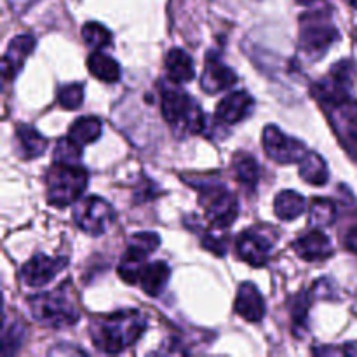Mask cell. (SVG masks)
Listing matches in <instances>:
<instances>
[{
  "mask_svg": "<svg viewBox=\"0 0 357 357\" xmlns=\"http://www.w3.org/2000/svg\"><path fill=\"white\" fill-rule=\"evenodd\" d=\"M234 309L243 319L250 321V323H258V321L264 319L265 302L257 286L251 284V282H243L237 289L236 307Z\"/></svg>",
  "mask_w": 357,
  "mask_h": 357,
  "instance_id": "17",
  "label": "cell"
},
{
  "mask_svg": "<svg viewBox=\"0 0 357 357\" xmlns=\"http://www.w3.org/2000/svg\"><path fill=\"white\" fill-rule=\"evenodd\" d=\"M352 79H354V65L349 59L338 61L330 70L324 79L312 86V96L324 107H337L349 100V89H351Z\"/></svg>",
  "mask_w": 357,
  "mask_h": 357,
  "instance_id": "8",
  "label": "cell"
},
{
  "mask_svg": "<svg viewBox=\"0 0 357 357\" xmlns=\"http://www.w3.org/2000/svg\"><path fill=\"white\" fill-rule=\"evenodd\" d=\"M16 138L23 159H37V157H40L42 153L45 152V149H47V139H45L37 129L31 128V126H17Z\"/></svg>",
  "mask_w": 357,
  "mask_h": 357,
  "instance_id": "21",
  "label": "cell"
},
{
  "mask_svg": "<svg viewBox=\"0 0 357 357\" xmlns=\"http://www.w3.org/2000/svg\"><path fill=\"white\" fill-rule=\"evenodd\" d=\"M101 135V121L96 117H80L72 124L68 138L77 145L86 146L96 142Z\"/></svg>",
  "mask_w": 357,
  "mask_h": 357,
  "instance_id": "25",
  "label": "cell"
},
{
  "mask_svg": "<svg viewBox=\"0 0 357 357\" xmlns=\"http://www.w3.org/2000/svg\"><path fill=\"white\" fill-rule=\"evenodd\" d=\"M337 218V206L331 199H312L309 206V223L316 229H324L335 223Z\"/></svg>",
  "mask_w": 357,
  "mask_h": 357,
  "instance_id": "26",
  "label": "cell"
},
{
  "mask_svg": "<svg viewBox=\"0 0 357 357\" xmlns=\"http://www.w3.org/2000/svg\"><path fill=\"white\" fill-rule=\"evenodd\" d=\"M73 220L77 227L89 236H101L112 227L115 220V211L112 204L98 195H89L79 199L73 208Z\"/></svg>",
  "mask_w": 357,
  "mask_h": 357,
  "instance_id": "9",
  "label": "cell"
},
{
  "mask_svg": "<svg viewBox=\"0 0 357 357\" xmlns=\"http://www.w3.org/2000/svg\"><path fill=\"white\" fill-rule=\"evenodd\" d=\"M345 2H347L351 7H354V9H357V0H345Z\"/></svg>",
  "mask_w": 357,
  "mask_h": 357,
  "instance_id": "36",
  "label": "cell"
},
{
  "mask_svg": "<svg viewBox=\"0 0 357 357\" xmlns=\"http://www.w3.org/2000/svg\"><path fill=\"white\" fill-rule=\"evenodd\" d=\"M84 101V86L82 84H68L61 87L58 93L59 107L66 110H77Z\"/></svg>",
  "mask_w": 357,
  "mask_h": 357,
  "instance_id": "29",
  "label": "cell"
},
{
  "mask_svg": "<svg viewBox=\"0 0 357 357\" xmlns=\"http://www.w3.org/2000/svg\"><path fill=\"white\" fill-rule=\"evenodd\" d=\"M47 202L56 208L75 204L87 187V171L79 164L58 162L47 171Z\"/></svg>",
  "mask_w": 357,
  "mask_h": 357,
  "instance_id": "3",
  "label": "cell"
},
{
  "mask_svg": "<svg viewBox=\"0 0 357 357\" xmlns=\"http://www.w3.org/2000/svg\"><path fill=\"white\" fill-rule=\"evenodd\" d=\"M293 250L305 261L328 260L333 255V246H331L330 237L324 232H321V229H316V227L309 230V232L302 234L293 243Z\"/></svg>",
  "mask_w": 357,
  "mask_h": 357,
  "instance_id": "14",
  "label": "cell"
},
{
  "mask_svg": "<svg viewBox=\"0 0 357 357\" xmlns=\"http://www.w3.org/2000/svg\"><path fill=\"white\" fill-rule=\"evenodd\" d=\"M33 2H37V0H7V6L10 7L13 13L21 14L24 13V10H26Z\"/></svg>",
  "mask_w": 357,
  "mask_h": 357,
  "instance_id": "33",
  "label": "cell"
},
{
  "mask_svg": "<svg viewBox=\"0 0 357 357\" xmlns=\"http://www.w3.org/2000/svg\"><path fill=\"white\" fill-rule=\"evenodd\" d=\"M35 38L31 35H20L10 40L2 59V75L6 80L14 79L23 68L24 61L35 49Z\"/></svg>",
  "mask_w": 357,
  "mask_h": 357,
  "instance_id": "16",
  "label": "cell"
},
{
  "mask_svg": "<svg viewBox=\"0 0 357 357\" xmlns=\"http://www.w3.org/2000/svg\"><path fill=\"white\" fill-rule=\"evenodd\" d=\"M160 239L153 232L135 234L128 239V248L119 264V275L129 284H138L139 274L146 265V258L159 248Z\"/></svg>",
  "mask_w": 357,
  "mask_h": 357,
  "instance_id": "7",
  "label": "cell"
},
{
  "mask_svg": "<svg viewBox=\"0 0 357 357\" xmlns=\"http://www.w3.org/2000/svg\"><path fill=\"white\" fill-rule=\"evenodd\" d=\"M28 307H30L31 316L37 323H40L45 328H52V330L73 326L80 317L75 302L72 300L70 289L66 286H61L54 291L31 296L28 300Z\"/></svg>",
  "mask_w": 357,
  "mask_h": 357,
  "instance_id": "2",
  "label": "cell"
},
{
  "mask_svg": "<svg viewBox=\"0 0 357 357\" xmlns=\"http://www.w3.org/2000/svg\"><path fill=\"white\" fill-rule=\"evenodd\" d=\"M345 246H347L349 251L357 255V225L352 227L347 232V236H345Z\"/></svg>",
  "mask_w": 357,
  "mask_h": 357,
  "instance_id": "34",
  "label": "cell"
},
{
  "mask_svg": "<svg viewBox=\"0 0 357 357\" xmlns=\"http://www.w3.org/2000/svg\"><path fill=\"white\" fill-rule=\"evenodd\" d=\"M234 167H236V178L239 180V183H243L248 188L257 187L258 178H260V167L253 157L241 153L239 157H236Z\"/></svg>",
  "mask_w": 357,
  "mask_h": 357,
  "instance_id": "27",
  "label": "cell"
},
{
  "mask_svg": "<svg viewBox=\"0 0 357 357\" xmlns=\"http://www.w3.org/2000/svg\"><path fill=\"white\" fill-rule=\"evenodd\" d=\"M87 68L101 82L112 84L121 79V66H119V63L112 56L105 54L101 51H94L87 58Z\"/></svg>",
  "mask_w": 357,
  "mask_h": 357,
  "instance_id": "22",
  "label": "cell"
},
{
  "mask_svg": "<svg viewBox=\"0 0 357 357\" xmlns=\"http://www.w3.org/2000/svg\"><path fill=\"white\" fill-rule=\"evenodd\" d=\"M237 257L253 267H261L268 261L272 253V241L258 230H246L237 239Z\"/></svg>",
  "mask_w": 357,
  "mask_h": 357,
  "instance_id": "12",
  "label": "cell"
},
{
  "mask_svg": "<svg viewBox=\"0 0 357 357\" xmlns=\"http://www.w3.org/2000/svg\"><path fill=\"white\" fill-rule=\"evenodd\" d=\"M66 267H68V258H49L45 255H37L23 265L21 281L30 288H44Z\"/></svg>",
  "mask_w": 357,
  "mask_h": 357,
  "instance_id": "11",
  "label": "cell"
},
{
  "mask_svg": "<svg viewBox=\"0 0 357 357\" xmlns=\"http://www.w3.org/2000/svg\"><path fill=\"white\" fill-rule=\"evenodd\" d=\"M202 209L206 213L211 229L227 230L234 225L239 215V202L230 190L220 185H209L201 190L199 195Z\"/></svg>",
  "mask_w": 357,
  "mask_h": 357,
  "instance_id": "6",
  "label": "cell"
},
{
  "mask_svg": "<svg viewBox=\"0 0 357 357\" xmlns=\"http://www.w3.org/2000/svg\"><path fill=\"white\" fill-rule=\"evenodd\" d=\"M356 38H357V35H356Z\"/></svg>",
  "mask_w": 357,
  "mask_h": 357,
  "instance_id": "37",
  "label": "cell"
},
{
  "mask_svg": "<svg viewBox=\"0 0 357 357\" xmlns=\"http://www.w3.org/2000/svg\"><path fill=\"white\" fill-rule=\"evenodd\" d=\"M167 79L173 84H187L195 77L194 59L187 51L174 47L166 56Z\"/></svg>",
  "mask_w": 357,
  "mask_h": 357,
  "instance_id": "19",
  "label": "cell"
},
{
  "mask_svg": "<svg viewBox=\"0 0 357 357\" xmlns=\"http://www.w3.org/2000/svg\"><path fill=\"white\" fill-rule=\"evenodd\" d=\"M255 100L248 91H234L218 103L215 112L216 121L222 124H236L244 121L253 110Z\"/></svg>",
  "mask_w": 357,
  "mask_h": 357,
  "instance_id": "15",
  "label": "cell"
},
{
  "mask_svg": "<svg viewBox=\"0 0 357 357\" xmlns=\"http://www.w3.org/2000/svg\"><path fill=\"white\" fill-rule=\"evenodd\" d=\"M309 307H310V298L309 293L302 291L295 296L291 307V317L293 324H295L296 330H303L307 324V316H309Z\"/></svg>",
  "mask_w": 357,
  "mask_h": 357,
  "instance_id": "31",
  "label": "cell"
},
{
  "mask_svg": "<svg viewBox=\"0 0 357 357\" xmlns=\"http://www.w3.org/2000/svg\"><path fill=\"white\" fill-rule=\"evenodd\" d=\"M307 209V201L303 195H300L298 192L295 190H284L275 197L274 211L275 215L279 216L284 222H289V220L298 218L300 215H303Z\"/></svg>",
  "mask_w": 357,
  "mask_h": 357,
  "instance_id": "24",
  "label": "cell"
},
{
  "mask_svg": "<svg viewBox=\"0 0 357 357\" xmlns=\"http://www.w3.org/2000/svg\"><path fill=\"white\" fill-rule=\"evenodd\" d=\"M264 146L267 155L279 164L300 162L307 155V146L300 139L286 136L278 126H267L264 131Z\"/></svg>",
  "mask_w": 357,
  "mask_h": 357,
  "instance_id": "10",
  "label": "cell"
},
{
  "mask_svg": "<svg viewBox=\"0 0 357 357\" xmlns=\"http://www.w3.org/2000/svg\"><path fill=\"white\" fill-rule=\"evenodd\" d=\"M335 129L345 139L349 149H357V103L349 98L344 103L333 107Z\"/></svg>",
  "mask_w": 357,
  "mask_h": 357,
  "instance_id": "18",
  "label": "cell"
},
{
  "mask_svg": "<svg viewBox=\"0 0 357 357\" xmlns=\"http://www.w3.org/2000/svg\"><path fill=\"white\" fill-rule=\"evenodd\" d=\"M82 37L84 40H86V44L89 45V47L96 49V51H100V49L107 47V45L112 44L110 31H108L103 24L94 23V21L84 24Z\"/></svg>",
  "mask_w": 357,
  "mask_h": 357,
  "instance_id": "28",
  "label": "cell"
},
{
  "mask_svg": "<svg viewBox=\"0 0 357 357\" xmlns=\"http://www.w3.org/2000/svg\"><path fill=\"white\" fill-rule=\"evenodd\" d=\"M160 110L162 117L181 132L197 135L206 129L204 115L194 100L178 87H164L160 94Z\"/></svg>",
  "mask_w": 357,
  "mask_h": 357,
  "instance_id": "4",
  "label": "cell"
},
{
  "mask_svg": "<svg viewBox=\"0 0 357 357\" xmlns=\"http://www.w3.org/2000/svg\"><path fill=\"white\" fill-rule=\"evenodd\" d=\"M298 3H302V6H312V3L319 2V0H296Z\"/></svg>",
  "mask_w": 357,
  "mask_h": 357,
  "instance_id": "35",
  "label": "cell"
},
{
  "mask_svg": "<svg viewBox=\"0 0 357 357\" xmlns=\"http://www.w3.org/2000/svg\"><path fill=\"white\" fill-rule=\"evenodd\" d=\"M145 330L146 319L139 310H122L94 319L89 333L94 347L107 354H119L138 342Z\"/></svg>",
  "mask_w": 357,
  "mask_h": 357,
  "instance_id": "1",
  "label": "cell"
},
{
  "mask_svg": "<svg viewBox=\"0 0 357 357\" xmlns=\"http://www.w3.org/2000/svg\"><path fill=\"white\" fill-rule=\"evenodd\" d=\"M23 326L21 324H14L13 326L3 328V354L9 356L16 351L21 345V340H23Z\"/></svg>",
  "mask_w": 357,
  "mask_h": 357,
  "instance_id": "32",
  "label": "cell"
},
{
  "mask_svg": "<svg viewBox=\"0 0 357 357\" xmlns=\"http://www.w3.org/2000/svg\"><path fill=\"white\" fill-rule=\"evenodd\" d=\"M169 267L164 261H153L146 264L139 274L138 284L143 291L150 296H157L164 291L167 281H169Z\"/></svg>",
  "mask_w": 357,
  "mask_h": 357,
  "instance_id": "20",
  "label": "cell"
},
{
  "mask_svg": "<svg viewBox=\"0 0 357 357\" xmlns=\"http://www.w3.org/2000/svg\"><path fill=\"white\" fill-rule=\"evenodd\" d=\"M80 157H82V146L77 145V143L70 138L59 139L54 150V160H58V162L79 164Z\"/></svg>",
  "mask_w": 357,
  "mask_h": 357,
  "instance_id": "30",
  "label": "cell"
},
{
  "mask_svg": "<svg viewBox=\"0 0 357 357\" xmlns=\"http://www.w3.org/2000/svg\"><path fill=\"white\" fill-rule=\"evenodd\" d=\"M340 38V31L337 30L330 17L321 10L303 14L300 23V51L310 61H319L331 49V45Z\"/></svg>",
  "mask_w": 357,
  "mask_h": 357,
  "instance_id": "5",
  "label": "cell"
},
{
  "mask_svg": "<svg viewBox=\"0 0 357 357\" xmlns=\"http://www.w3.org/2000/svg\"><path fill=\"white\" fill-rule=\"evenodd\" d=\"M300 176L303 181L310 185H326L328 178H330V171H328L326 162L323 157L316 152H309L302 160H300Z\"/></svg>",
  "mask_w": 357,
  "mask_h": 357,
  "instance_id": "23",
  "label": "cell"
},
{
  "mask_svg": "<svg viewBox=\"0 0 357 357\" xmlns=\"http://www.w3.org/2000/svg\"><path fill=\"white\" fill-rule=\"evenodd\" d=\"M237 75L230 66H227L218 56L208 54L206 56V66L202 72L201 87L208 94H218L223 91L236 86Z\"/></svg>",
  "mask_w": 357,
  "mask_h": 357,
  "instance_id": "13",
  "label": "cell"
}]
</instances>
